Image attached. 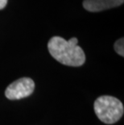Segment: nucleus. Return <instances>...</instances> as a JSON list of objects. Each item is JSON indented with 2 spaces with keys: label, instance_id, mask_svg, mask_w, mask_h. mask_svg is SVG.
I'll use <instances>...</instances> for the list:
<instances>
[{
  "label": "nucleus",
  "instance_id": "4",
  "mask_svg": "<svg viewBox=\"0 0 124 125\" xmlns=\"http://www.w3.org/2000/svg\"><path fill=\"white\" fill-rule=\"evenodd\" d=\"M123 2L124 0H84L83 7L88 11L97 12L118 7Z\"/></svg>",
  "mask_w": 124,
  "mask_h": 125
},
{
  "label": "nucleus",
  "instance_id": "2",
  "mask_svg": "<svg viewBox=\"0 0 124 125\" xmlns=\"http://www.w3.org/2000/svg\"><path fill=\"white\" fill-rule=\"evenodd\" d=\"M94 108L97 118L106 124L116 123L121 119L124 112L122 102L110 95L97 98L94 102Z\"/></svg>",
  "mask_w": 124,
  "mask_h": 125
},
{
  "label": "nucleus",
  "instance_id": "3",
  "mask_svg": "<svg viewBox=\"0 0 124 125\" xmlns=\"http://www.w3.org/2000/svg\"><path fill=\"white\" fill-rule=\"evenodd\" d=\"M35 90V83L32 79L22 78L10 84L5 91L6 97L10 100L21 99L28 97Z\"/></svg>",
  "mask_w": 124,
  "mask_h": 125
},
{
  "label": "nucleus",
  "instance_id": "6",
  "mask_svg": "<svg viewBox=\"0 0 124 125\" xmlns=\"http://www.w3.org/2000/svg\"><path fill=\"white\" fill-rule=\"evenodd\" d=\"M7 0H0V10H2L7 6Z\"/></svg>",
  "mask_w": 124,
  "mask_h": 125
},
{
  "label": "nucleus",
  "instance_id": "5",
  "mask_svg": "<svg viewBox=\"0 0 124 125\" xmlns=\"http://www.w3.org/2000/svg\"><path fill=\"white\" fill-rule=\"evenodd\" d=\"M114 48L116 52L121 57H124V39L120 38L115 42Z\"/></svg>",
  "mask_w": 124,
  "mask_h": 125
},
{
  "label": "nucleus",
  "instance_id": "1",
  "mask_svg": "<svg viewBox=\"0 0 124 125\" xmlns=\"http://www.w3.org/2000/svg\"><path fill=\"white\" fill-rule=\"evenodd\" d=\"M77 39L73 37L66 41L62 37L53 36L49 40L48 49L57 62L68 66L82 65L86 62V55L82 49L77 45Z\"/></svg>",
  "mask_w": 124,
  "mask_h": 125
}]
</instances>
